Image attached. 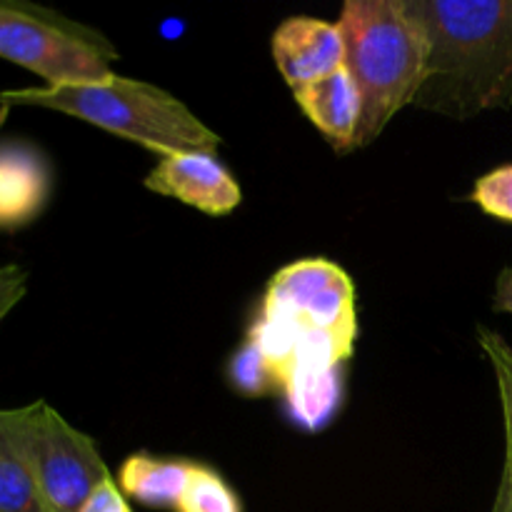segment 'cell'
Masks as SVG:
<instances>
[{"instance_id": "cell-5", "label": "cell", "mask_w": 512, "mask_h": 512, "mask_svg": "<svg viewBox=\"0 0 512 512\" xmlns=\"http://www.w3.org/2000/svg\"><path fill=\"white\" fill-rule=\"evenodd\" d=\"M0 428L28 465L50 512H80L95 488L110 480L95 440L45 400L0 410Z\"/></svg>"}, {"instance_id": "cell-10", "label": "cell", "mask_w": 512, "mask_h": 512, "mask_svg": "<svg viewBox=\"0 0 512 512\" xmlns=\"http://www.w3.org/2000/svg\"><path fill=\"white\" fill-rule=\"evenodd\" d=\"M50 175L43 155L25 143L0 145V230L33 223L43 213Z\"/></svg>"}, {"instance_id": "cell-12", "label": "cell", "mask_w": 512, "mask_h": 512, "mask_svg": "<svg viewBox=\"0 0 512 512\" xmlns=\"http://www.w3.org/2000/svg\"><path fill=\"white\" fill-rule=\"evenodd\" d=\"M0 512H50L13 445L0 428Z\"/></svg>"}, {"instance_id": "cell-14", "label": "cell", "mask_w": 512, "mask_h": 512, "mask_svg": "<svg viewBox=\"0 0 512 512\" xmlns=\"http://www.w3.org/2000/svg\"><path fill=\"white\" fill-rule=\"evenodd\" d=\"M175 512H243V505L215 470L195 463Z\"/></svg>"}, {"instance_id": "cell-8", "label": "cell", "mask_w": 512, "mask_h": 512, "mask_svg": "<svg viewBox=\"0 0 512 512\" xmlns=\"http://www.w3.org/2000/svg\"><path fill=\"white\" fill-rule=\"evenodd\" d=\"M275 68L293 90L315 83L345 65V40L338 23L295 15L273 33Z\"/></svg>"}, {"instance_id": "cell-17", "label": "cell", "mask_w": 512, "mask_h": 512, "mask_svg": "<svg viewBox=\"0 0 512 512\" xmlns=\"http://www.w3.org/2000/svg\"><path fill=\"white\" fill-rule=\"evenodd\" d=\"M25 290H28V270L20 265H3L0 268V323L23 300Z\"/></svg>"}, {"instance_id": "cell-4", "label": "cell", "mask_w": 512, "mask_h": 512, "mask_svg": "<svg viewBox=\"0 0 512 512\" xmlns=\"http://www.w3.org/2000/svg\"><path fill=\"white\" fill-rule=\"evenodd\" d=\"M338 28L345 68L363 100L355 148L375 143L398 110L415 103L428 63V40L405 0H348Z\"/></svg>"}, {"instance_id": "cell-3", "label": "cell", "mask_w": 512, "mask_h": 512, "mask_svg": "<svg viewBox=\"0 0 512 512\" xmlns=\"http://www.w3.org/2000/svg\"><path fill=\"white\" fill-rule=\"evenodd\" d=\"M0 105H30L73 115L83 123L143 145L160 158L195 150L215 153L220 145V135L190 113L183 100L153 83L115 73L83 83L3 90Z\"/></svg>"}, {"instance_id": "cell-20", "label": "cell", "mask_w": 512, "mask_h": 512, "mask_svg": "<svg viewBox=\"0 0 512 512\" xmlns=\"http://www.w3.org/2000/svg\"><path fill=\"white\" fill-rule=\"evenodd\" d=\"M493 512H512V485L505 478L500 480L498 498H495Z\"/></svg>"}, {"instance_id": "cell-6", "label": "cell", "mask_w": 512, "mask_h": 512, "mask_svg": "<svg viewBox=\"0 0 512 512\" xmlns=\"http://www.w3.org/2000/svg\"><path fill=\"white\" fill-rule=\"evenodd\" d=\"M0 58L30 70L45 85H65L105 78L120 55L90 25L43 5L0 0Z\"/></svg>"}, {"instance_id": "cell-13", "label": "cell", "mask_w": 512, "mask_h": 512, "mask_svg": "<svg viewBox=\"0 0 512 512\" xmlns=\"http://www.w3.org/2000/svg\"><path fill=\"white\" fill-rule=\"evenodd\" d=\"M478 343L493 368L495 383H498L500 408H503L505 425V473L503 478L512 485V345L495 330L480 325Z\"/></svg>"}, {"instance_id": "cell-11", "label": "cell", "mask_w": 512, "mask_h": 512, "mask_svg": "<svg viewBox=\"0 0 512 512\" xmlns=\"http://www.w3.org/2000/svg\"><path fill=\"white\" fill-rule=\"evenodd\" d=\"M195 463L185 460L153 458V455H130L118 475L123 495L138 500L148 508H173L178 505Z\"/></svg>"}, {"instance_id": "cell-7", "label": "cell", "mask_w": 512, "mask_h": 512, "mask_svg": "<svg viewBox=\"0 0 512 512\" xmlns=\"http://www.w3.org/2000/svg\"><path fill=\"white\" fill-rule=\"evenodd\" d=\"M145 188L208 215H228L243 200V190L230 170L215 153L200 150L163 155L145 178Z\"/></svg>"}, {"instance_id": "cell-9", "label": "cell", "mask_w": 512, "mask_h": 512, "mask_svg": "<svg viewBox=\"0 0 512 512\" xmlns=\"http://www.w3.org/2000/svg\"><path fill=\"white\" fill-rule=\"evenodd\" d=\"M293 93L305 118L330 140L335 150L340 153L355 150L360 118H363V100L345 65Z\"/></svg>"}, {"instance_id": "cell-21", "label": "cell", "mask_w": 512, "mask_h": 512, "mask_svg": "<svg viewBox=\"0 0 512 512\" xmlns=\"http://www.w3.org/2000/svg\"><path fill=\"white\" fill-rule=\"evenodd\" d=\"M5 113H8V108H5V105H0V125H3V118H5Z\"/></svg>"}, {"instance_id": "cell-18", "label": "cell", "mask_w": 512, "mask_h": 512, "mask_svg": "<svg viewBox=\"0 0 512 512\" xmlns=\"http://www.w3.org/2000/svg\"><path fill=\"white\" fill-rule=\"evenodd\" d=\"M80 512H133V510H130L128 500H125L123 490L118 488V483L110 478L105 480L103 485L95 488V493L90 495L88 503L83 505V510Z\"/></svg>"}, {"instance_id": "cell-19", "label": "cell", "mask_w": 512, "mask_h": 512, "mask_svg": "<svg viewBox=\"0 0 512 512\" xmlns=\"http://www.w3.org/2000/svg\"><path fill=\"white\" fill-rule=\"evenodd\" d=\"M493 308L498 313L512 315V268H505L503 273L495 280V295H493Z\"/></svg>"}, {"instance_id": "cell-15", "label": "cell", "mask_w": 512, "mask_h": 512, "mask_svg": "<svg viewBox=\"0 0 512 512\" xmlns=\"http://www.w3.org/2000/svg\"><path fill=\"white\" fill-rule=\"evenodd\" d=\"M470 200L490 218L512 225V163L500 165L478 178Z\"/></svg>"}, {"instance_id": "cell-1", "label": "cell", "mask_w": 512, "mask_h": 512, "mask_svg": "<svg viewBox=\"0 0 512 512\" xmlns=\"http://www.w3.org/2000/svg\"><path fill=\"white\" fill-rule=\"evenodd\" d=\"M428 40L415 108L470 120L512 108V0H405Z\"/></svg>"}, {"instance_id": "cell-16", "label": "cell", "mask_w": 512, "mask_h": 512, "mask_svg": "<svg viewBox=\"0 0 512 512\" xmlns=\"http://www.w3.org/2000/svg\"><path fill=\"white\" fill-rule=\"evenodd\" d=\"M230 378H233L235 388L248 395H268L280 390L273 370H270V365L265 363V358L258 353L253 343H245L240 353L233 358Z\"/></svg>"}, {"instance_id": "cell-2", "label": "cell", "mask_w": 512, "mask_h": 512, "mask_svg": "<svg viewBox=\"0 0 512 512\" xmlns=\"http://www.w3.org/2000/svg\"><path fill=\"white\" fill-rule=\"evenodd\" d=\"M358 338L350 275L325 258H305L273 275L248 343L273 370L278 388L340 375Z\"/></svg>"}]
</instances>
